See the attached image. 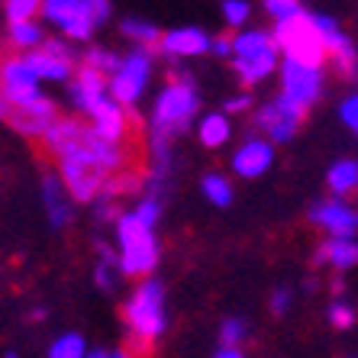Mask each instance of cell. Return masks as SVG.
<instances>
[{"mask_svg":"<svg viewBox=\"0 0 358 358\" xmlns=\"http://www.w3.org/2000/svg\"><path fill=\"white\" fill-rule=\"evenodd\" d=\"M271 42H275V49L284 52V62H294V65L320 68L323 71V62L329 59L317 26H313V17L307 10H300L297 17L284 20V23H275Z\"/></svg>","mask_w":358,"mask_h":358,"instance_id":"obj_1","label":"cell"},{"mask_svg":"<svg viewBox=\"0 0 358 358\" xmlns=\"http://www.w3.org/2000/svg\"><path fill=\"white\" fill-rule=\"evenodd\" d=\"M197 113V91L191 81H171L155 103V145L165 155L171 136H181Z\"/></svg>","mask_w":358,"mask_h":358,"instance_id":"obj_2","label":"cell"},{"mask_svg":"<svg viewBox=\"0 0 358 358\" xmlns=\"http://www.w3.org/2000/svg\"><path fill=\"white\" fill-rule=\"evenodd\" d=\"M120 236V271L129 278H149L159 265V239L152 229L136 223L133 213H123L117 220Z\"/></svg>","mask_w":358,"mask_h":358,"instance_id":"obj_3","label":"cell"},{"mask_svg":"<svg viewBox=\"0 0 358 358\" xmlns=\"http://www.w3.org/2000/svg\"><path fill=\"white\" fill-rule=\"evenodd\" d=\"M123 317L133 339L152 345V339H159L162 329H165V287L159 281H152V278L142 281L133 291V297L126 300Z\"/></svg>","mask_w":358,"mask_h":358,"instance_id":"obj_4","label":"cell"},{"mask_svg":"<svg viewBox=\"0 0 358 358\" xmlns=\"http://www.w3.org/2000/svg\"><path fill=\"white\" fill-rule=\"evenodd\" d=\"M149 71H152V55L145 49H136L133 55H126L120 62V68L113 71V78L107 81V94H113V103L129 107L142 97L145 84H149Z\"/></svg>","mask_w":358,"mask_h":358,"instance_id":"obj_5","label":"cell"},{"mask_svg":"<svg viewBox=\"0 0 358 358\" xmlns=\"http://www.w3.org/2000/svg\"><path fill=\"white\" fill-rule=\"evenodd\" d=\"M39 13L75 42L91 39L94 26H97L91 0H45V3H39Z\"/></svg>","mask_w":358,"mask_h":358,"instance_id":"obj_6","label":"cell"},{"mask_svg":"<svg viewBox=\"0 0 358 358\" xmlns=\"http://www.w3.org/2000/svg\"><path fill=\"white\" fill-rule=\"evenodd\" d=\"M0 94L7 97V103L13 110L36 103L42 97L39 81L20 55H0Z\"/></svg>","mask_w":358,"mask_h":358,"instance_id":"obj_7","label":"cell"},{"mask_svg":"<svg viewBox=\"0 0 358 358\" xmlns=\"http://www.w3.org/2000/svg\"><path fill=\"white\" fill-rule=\"evenodd\" d=\"M320 91H323V71L320 68H303L294 62L281 65V97L291 100L294 107H300L307 113L317 103Z\"/></svg>","mask_w":358,"mask_h":358,"instance_id":"obj_8","label":"cell"},{"mask_svg":"<svg viewBox=\"0 0 358 358\" xmlns=\"http://www.w3.org/2000/svg\"><path fill=\"white\" fill-rule=\"evenodd\" d=\"M87 117H91V133L103 142H113V145H129V117H126V110L120 103H113L107 97H100L91 110H87Z\"/></svg>","mask_w":358,"mask_h":358,"instance_id":"obj_9","label":"cell"},{"mask_svg":"<svg viewBox=\"0 0 358 358\" xmlns=\"http://www.w3.org/2000/svg\"><path fill=\"white\" fill-rule=\"evenodd\" d=\"M303 123V110L294 107L291 100H271L259 110V126L271 136V142H291V136L297 133V126Z\"/></svg>","mask_w":358,"mask_h":358,"instance_id":"obj_10","label":"cell"},{"mask_svg":"<svg viewBox=\"0 0 358 358\" xmlns=\"http://www.w3.org/2000/svg\"><path fill=\"white\" fill-rule=\"evenodd\" d=\"M310 220L317 226H323L326 233H333V239H355L358 213H355V207L342 203V200H326V203L313 207L310 210Z\"/></svg>","mask_w":358,"mask_h":358,"instance_id":"obj_11","label":"cell"},{"mask_svg":"<svg viewBox=\"0 0 358 358\" xmlns=\"http://www.w3.org/2000/svg\"><path fill=\"white\" fill-rule=\"evenodd\" d=\"M55 120H59V110H55V103H52L49 97H39L36 103H26V107L13 110L10 123L17 126L23 136H29V139H42V133H45V129H49Z\"/></svg>","mask_w":358,"mask_h":358,"instance_id":"obj_12","label":"cell"},{"mask_svg":"<svg viewBox=\"0 0 358 358\" xmlns=\"http://www.w3.org/2000/svg\"><path fill=\"white\" fill-rule=\"evenodd\" d=\"M271 162H275V145H271V142H265V139H249L233 155L236 175H242V178L265 175L268 168H271Z\"/></svg>","mask_w":358,"mask_h":358,"instance_id":"obj_13","label":"cell"},{"mask_svg":"<svg viewBox=\"0 0 358 358\" xmlns=\"http://www.w3.org/2000/svg\"><path fill=\"white\" fill-rule=\"evenodd\" d=\"M68 94L75 100V107L87 113L100 97H107V78L97 75L94 68L81 65V71H78V75L71 78V84H68Z\"/></svg>","mask_w":358,"mask_h":358,"instance_id":"obj_14","label":"cell"},{"mask_svg":"<svg viewBox=\"0 0 358 358\" xmlns=\"http://www.w3.org/2000/svg\"><path fill=\"white\" fill-rule=\"evenodd\" d=\"M159 45L168 52V55L187 59V55H203V52H210V36L203 33V29L187 26V29H171V33H165Z\"/></svg>","mask_w":358,"mask_h":358,"instance_id":"obj_15","label":"cell"},{"mask_svg":"<svg viewBox=\"0 0 358 358\" xmlns=\"http://www.w3.org/2000/svg\"><path fill=\"white\" fill-rule=\"evenodd\" d=\"M23 62H26V68L36 75V81H65V78L71 75V59L49 55L45 49H33Z\"/></svg>","mask_w":358,"mask_h":358,"instance_id":"obj_16","label":"cell"},{"mask_svg":"<svg viewBox=\"0 0 358 358\" xmlns=\"http://www.w3.org/2000/svg\"><path fill=\"white\" fill-rule=\"evenodd\" d=\"M42 194H45V210H49L52 226H65L71 220V197L62 187V181L55 175H45L42 181Z\"/></svg>","mask_w":358,"mask_h":358,"instance_id":"obj_17","label":"cell"},{"mask_svg":"<svg viewBox=\"0 0 358 358\" xmlns=\"http://www.w3.org/2000/svg\"><path fill=\"white\" fill-rule=\"evenodd\" d=\"M317 262H329V265L339 268V271H349V268H355V262H358L355 239H333V236H329V239L320 245Z\"/></svg>","mask_w":358,"mask_h":358,"instance_id":"obj_18","label":"cell"},{"mask_svg":"<svg viewBox=\"0 0 358 358\" xmlns=\"http://www.w3.org/2000/svg\"><path fill=\"white\" fill-rule=\"evenodd\" d=\"M278 68V49H268L262 55H252V59H236V71H239V81L242 84H259L265 81L271 71Z\"/></svg>","mask_w":358,"mask_h":358,"instance_id":"obj_19","label":"cell"},{"mask_svg":"<svg viewBox=\"0 0 358 358\" xmlns=\"http://www.w3.org/2000/svg\"><path fill=\"white\" fill-rule=\"evenodd\" d=\"M275 49V42L265 29H245V33L233 36V55L236 59H252V55H262V52Z\"/></svg>","mask_w":358,"mask_h":358,"instance_id":"obj_20","label":"cell"},{"mask_svg":"<svg viewBox=\"0 0 358 358\" xmlns=\"http://www.w3.org/2000/svg\"><path fill=\"white\" fill-rule=\"evenodd\" d=\"M326 184H329V191L336 197H345V194L355 191L358 184V162L355 159H342L329 168V175H326Z\"/></svg>","mask_w":358,"mask_h":358,"instance_id":"obj_21","label":"cell"},{"mask_svg":"<svg viewBox=\"0 0 358 358\" xmlns=\"http://www.w3.org/2000/svg\"><path fill=\"white\" fill-rule=\"evenodd\" d=\"M7 42H10V49L33 52L36 45H42V42H45V36H42V29L36 26V20H29V23H10Z\"/></svg>","mask_w":358,"mask_h":358,"instance_id":"obj_22","label":"cell"},{"mask_svg":"<svg viewBox=\"0 0 358 358\" xmlns=\"http://www.w3.org/2000/svg\"><path fill=\"white\" fill-rule=\"evenodd\" d=\"M226 139H229V120H226V113H210V117L200 120V142L207 149H220Z\"/></svg>","mask_w":358,"mask_h":358,"instance_id":"obj_23","label":"cell"},{"mask_svg":"<svg viewBox=\"0 0 358 358\" xmlns=\"http://www.w3.org/2000/svg\"><path fill=\"white\" fill-rule=\"evenodd\" d=\"M123 33L129 36V39H136L139 45H145V49H159V42H162V29L145 23V20H126Z\"/></svg>","mask_w":358,"mask_h":358,"instance_id":"obj_24","label":"cell"},{"mask_svg":"<svg viewBox=\"0 0 358 358\" xmlns=\"http://www.w3.org/2000/svg\"><path fill=\"white\" fill-rule=\"evenodd\" d=\"M203 197L210 203H217V207H229L233 203V184L223 175H207L203 178Z\"/></svg>","mask_w":358,"mask_h":358,"instance_id":"obj_25","label":"cell"},{"mask_svg":"<svg viewBox=\"0 0 358 358\" xmlns=\"http://www.w3.org/2000/svg\"><path fill=\"white\" fill-rule=\"evenodd\" d=\"M49 358H84V339L78 333H65L49 345Z\"/></svg>","mask_w":358,"mask_h":358,"instance_id":"obj_26","label":"cell"},{"mask_svg":"<svg viewBox=\"0 0 358 358\" xmlns=\"http://www.w3.org/2000/svg\"><path fill=\"white\" fill-rule=\"evenodd\" d=\"M3 13H7L10 23H29V20L39 13V3H36V0H7V3H3Z\"/></svg>","mask_w":358,"mask_h":358,"instance_id":"obj_27","label":"cell"},{"mask_svg":"<svg viewBox=\"0 0 358 358\" xmlns=\"http://www.w3.org/2000/svg\"><path fill=\"white\" fill-rule=\"evenodd\" d=\"M84 65H87V68H94L97 75H103V78H107V71H117V68H120V59H117V55H113V52L91 49V52H87V59H84Z\"/></svg>","mask_w":358,"mask_h":358,"instance_id":"obj_28","label":"cell"},{"mask_svg":"<svg viewBox=\"0 0 358 358\" xmlns=\"http://www.w3.org/2000/svg\"><path fill=\"white\" fill-rule=\"evenodd\" d=\"M329 323H333L336 329H352V326H355V307L345 303V300H333V303H329Z\"/></svg>","mask_w":358,"mask_h":358,"instance_id":"obj_29","label":"cell"},{"mask_svg":"<svg viewBox=\"0 0 358 358\" xmlns=\"http://www.w3.org/2000/svg\"><path fill=\"white\" fill-rule=\"evenodd\" d=\"M300 10L303 7H300L297 0H265V13L275 20V23H284V20L297 17Z\"/></svg>","mask_w":358,"mask_h":358,"instance_id":"obj_30","label":"cell"},{"mask_svg":"<svg viewBox=\"0 0 358 358\" xmlns=\"http://www.w3.org/2000/svg\"><path fill=\"white\" fill-rule=\"evenodd\" d=\"M159 213H162L159 197H145L139 207L133 210V220H136V223H142L145 229H152V226H155V220H159Z\"/></svg>","mask_w":358,"mask_h":358,"instance_id":"obj_31","label":"cell"},{"mask_svg":"<svg viewBox=\"0 0 358 358\" xmlns=\"http://www.w3.org/2000/svg\"><path fill=\"white\" fill-rule=\"evenodd\" d=\"M242 339H245V323H242V320H226L223 329H220V342H223V349H239Z\"/></svg>","mask_w":358,"mask_h":358,"instance_id":"obj_32","label":"cell"},{"mask_svg":"<svg viewBox=\"0 0 358 358\" xmlns=\"http://www.w3.org/2000/svg\"><path fill=\"white\" fill-rule=\"evenodd\" d=\"M220 10H223V20L229 26H242L245 20H249V13H252V7L245 3V0H226Z\"/></svg>","mask_w":358,"mask_h":358,"instance_id":"obj_33","label":"cell"},{"mask_svg":"<svg viewBox=\"0 0 358 358\" xmlns=\"http://www.w3.org/2000/svg\"><path fill=\"white\" fill-rule=\"evenodd\" d=\"M339 120L349 126V129H355L358 126V97L355 94H349V97L339 103Z\"/></svg>","mask_w":358,"mask_h":358,"instance_id":"obj_34","label":"cell"},{"mask_svg":"<svg viewBox=\"0 0 358 358\" xmlns=\"http://www.w3.org/2000/svg\"><path fill=\"white\" fill-rule=\"evenodd\" d=\"M117 271H113V259H103V265L97 268V284L100 287H113V284H117Z\"/></svg>","mask_w":358,"mask_h":358,"instance_id":"obj_35","label":"cell"},{"mask_svg":"<svg viewBox=\"0 0 358 358\" xmlns=\"http://www.w3.org/2000/svg\"><path fill=\"white\" fill-rule=\"evenodd\" d=\"M287 303H291V291H287V287H278V291L271 294V310L281 317V313H287Z\"/></svg>","mask_w":358,"mask_h":358,"instance_id":"obj_36","label":"cell"},{"mask_svg":"<svg viewBox=\"0 0 358 358\" xmlns=\"http://www.w3.org/2000/svg\"><path fill=\"white\" fill-rule=\"evenodd\" d=\"M210 49L217 52V55H233V36H213Z\"/></svg>","mask_w":358,"mask_h":358,"instance_id":"obj_37","label":"cell"},{"mask_svg":"<svg viewBox=\"0 0 358 358\" xmlns=\"http://www.w3.org/2000/svg\"><path fill=\"white\" fill-rule=\"evenodd\" d=\"M249 107H252L249 94H239V97H233L229 103H226V110H229V113H239V110H249Z\"/></svg>","mask_w":358,"mask_h":358,"instance_id":"obj_38","label":"cell"},{"mask_svg":"<svg viewBox=\"0 0 358 358\" xmlns=\"http://www.w3.org/2000/svg\"><path fill=\"white\" fill-rule=\"evenodd\" d=\"M10 117H13V107H10L7 97L0 94V120H7V123H10Z\"/></svg>","mask_w":358,"mask_h":358,"instance_id":"obj_39","label":"cell"},{"mask_svg":"<svg viewBox=\"0 0 358 358\" xmlns=\"http://www.w3.org/2000/svg\"><path fill=\"white\" fill-rule=\"evenodd\" d=\"M213 358H245V352L242 349H220Z\"/></svg>","mask_w":358,"mask_h":358,"instance_id":"obj_40","label":"cell"},{"mask_svg":"<svg viewBox=\"0 0 358 358\" xmlns=\"http://www.w3.org/2000/svg\"><path fill=\"white\" fill-rule=\"evenodd\" d=\"M84 358H110V352H91V355H84Z\"/></svg>","mask_w":358,"mask_h":358,"instance_id":"obj_41","label":"cell"},{"mask_svg":"<svg viewBox=\"0 0 358 358\" xmlns=\"http://www.w3.org/2000/svg\"><path fill=\"white\" fill-rule=\"evenodd\" d=\"M110 358H129L126 352H110Z\"/></svg>","mask_w":358,"mask_h":358,"instance_id":"obj_42","label":"cell"},{"mask_svg":"<svg viewBox=\"0 0 358 358\" xmlns=\"http://www.w3.org/2000/svg\"><path fill=\"white\" fill-rule=\"evenodd\" d=\"M3 358H17V352H7V355H3Z\"/></svg>","mask_w":358,"mask_h":358,"instance_id":"obj_43","label":"cell"}]
</instances>
